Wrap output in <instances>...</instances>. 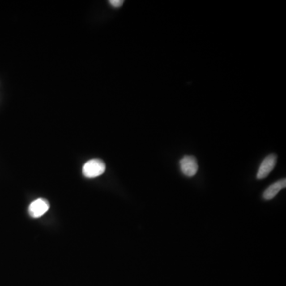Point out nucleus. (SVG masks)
<instances>
[{"label":"nucleus","mask_w":286,"mask_h":286,"mask_svg":"<svg viewBox=\"0 0 286 286\" xmlns=\"http://www.w3.org/2000/svg\"><path fill=\"white\" fill-rule=\"evenodd\" d=\"M106 165L100 159H92L86 163L83 167V173L86 177L95 178L105 172Z\"/></svg>","instance_id":"obj_1"},{"label":"nucleus","mask_w":286,"mask_h":286,"mask_svg":"<svg viewBox=\"0 0 286 286\" xmlns=\"http://www.w3.org/2000/svg\"><path fill=\"white\" fill-rule=\"evenodd\" d=\"M49 203L47 200L39 198L33 201L29 206V214L33 218H39L49 211Z\"/></svg>","instance_id":"obj_2"},{"label":"nucleus","mask_w":286,"mask_h":286,"mask_svg":"<svg viewBox=\"0 0 286 286\" xmlns=\"http://www.w3.org/2000/svg\"><path fill=\"white\" fill-rule=\"evenodd\" d=\"M180 167L183 174L188 177L195 176L198 171L197 159L193 156H185L180 161Z\"/></svg>","instance_id":"obj_3"},{"label":"nucleus","mask_w":286,"mask_h":286,"mask_svg":"<svg viewBox=\"0 0 286 286\" xmlns=\"http://www.w3.org/2000/svg\"><path fill=\"white\" fill-rule=\"evenodd\" d=\"M277 156L275 155H270L262 161V164L258 169L257 178L258 180L266 178L274 169L276 165Z\"/></svg>","instance_id":"obj_4"},{"label":"nucleus","mask_w":286,"mask_h":286,"mask_svg":"<svg viewBox=\"0 0 286 286\" xmlns=\"http://www.w3.org/2000/svg\"><path fill=\"white\" fill-rule=\"evenodd\" d=\"M286 186V179H282L280 181H277V182L274 183L273 185H270L268 187L266 191L264 192L263 193V198L265 200H271L274 198V197H276L277 194H278L280 190L282 189H284Z\"/></svg>","instance_id":"obj_5"},{"label":"nucleus","mask_w":286,"mask_h":286,"mask_svg":"<svg viewBox=\"0 0 286 286\" xmlns=\"http://www.w3.org/2000/svg\"><path fill=\"white\" fill-rule=\"evenodd\" d=\"M109 2L110 4L112 5V6L117 8V7H120V6L123 4L124 1L123 0H111Z\"/></svg>","instance_id":"obj_6"}]
</instances>
